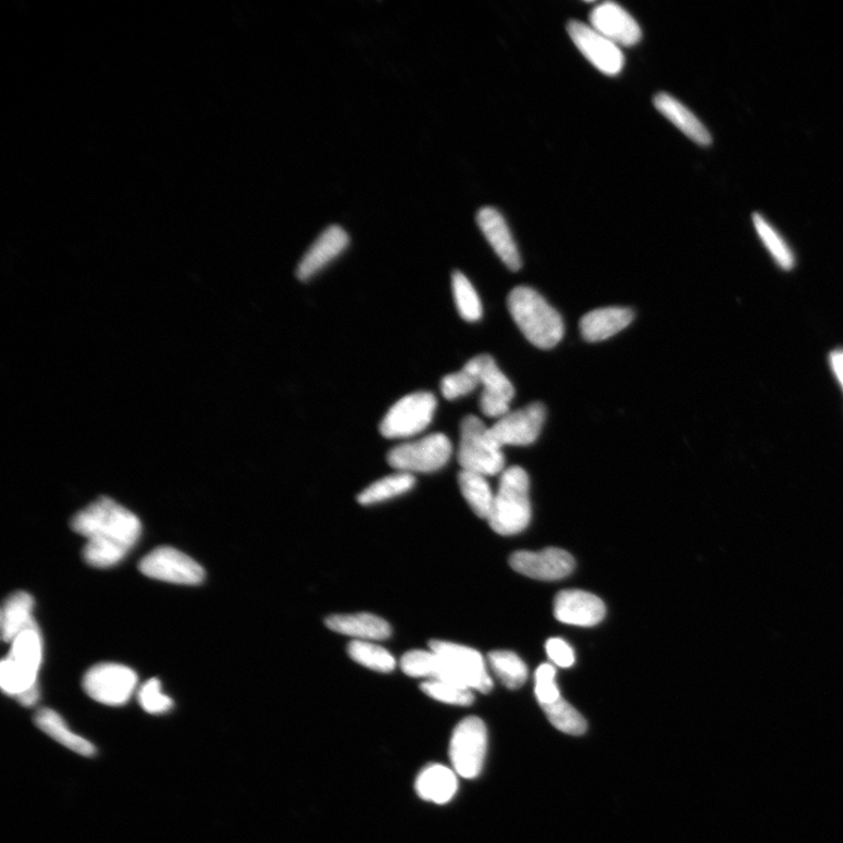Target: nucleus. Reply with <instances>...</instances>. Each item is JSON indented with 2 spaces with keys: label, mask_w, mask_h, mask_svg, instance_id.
I'll return each instance as SVG.
<instances>
[{
  "label": "nucleus",
  "mask_w": 843,
  "mask_h": 843,
  "mask_svg": "<svg viewBox=\"0 0 843 843\" xmlns=\"http://www.w3.org/2000/svg\"><path fill=\"white\" fill-rule=\"evenodd\" d=\"M422 692L435 701L458 705V707H469L474 701L472 690L446 681H425L421 685Z\"/></svg>",
  "instance_id": "473e14b6"
},
{
  "label": "nucleus",
  "mask_w": 843,
  "mask_h": 843,
  "mask_svg": "<svg viewBox=\"0 0 843 843\" xmlns=\"http://www.w3.org/2000/svg\"><path fill=\"white\" fill-rule=\"evenodd\" d=\"M656 110L665 115L672 125L684 133L699 146H709L712 142L711 135L697 116L678 99L668 94H658L654 98Z\"/></svg>",
  "instance_id": "5701e85b"
},
{
  "label": "nucleus",
  "mask_w": 843,
  "mask_h": 843,
  "mask_svg": "<svg viewBox=\"0 0 843 843\" xmlns=\"http://www.w3.org/2000/svg\"><path fill=\"white\" fill-rule=\"evenodd\" d=\"M478 223L501 262L511 271H519L523 263L509 225L501 213L492 207L483 208L478 213Z\"/></svg>",
  "instance_id": "6ab92c4d"
},
{
  "label": "nucleus",
  "mask_w": 843,
  "mask_h": 843,
  "mask_svg": "<svg viewBox=\"0 0 843 843\" xmlns=\"http://www.w3.org/2000/svg\"><path fill=\"white\" fill-rule=\"evenodd\" d=\"M480 386V381L471 368L466 364L462 371L447 375L442 380V394L447 400L467 396Z\"/></svg>",
  "instance_id": "f704fd0d"
},
{
  "label": "nucleus",
  "mask_w": 843,
  "mask_h": 843,
  "mask_svg": "<svg viewBox=\"0 0 843 843\" xmlns=\"http://www.w3.org/2000/svg\"><path fill=\"white\" fill-rule=\"evenodd\" d=\"M546 652L549 660L561 668H570L575 662L573 648L562 639H549L546 642Z\"/></svg>",
  "instance_id": "e433bc0d"
},
{
  "label": "nucleus",
  "mask_w": 843,
  "mask_h": 843,
  "mask_svg": "<svg viewBox=\"0 0 843 843\" xmlns=\"http://www.w3.org/2000/svg\"><path fill=\"white\" fill-rule=\"evenodd\" d=\"M348 654L357 664L379 672H390L396 667L394 656L371 641H352Z\"/></svg>",
  "instance_id": "c85d7f7f"
},
{
  "label": "nucleus",
  "mask_w": 843,
  "mask_h": 843,
  "mask_svg": "<svg viewBox=\"0 0 843 843\" xmlns=\"http://www.w3.org/2000/svg\"><path fill=\"white\" fill-rule=\"evenodd\" d=\"M453 455V444L443 434H433L418 441L400 444L388 456L392 468L412 474L431 473L446 467Z\"/></svg>",
  "instance_id": "6e6552de"
},
{
  "label": "nucleus",
  "mask_w": 843,
  "mask_h": 843,
  "mask_svg": "<svg viewBox=\"0 0 843 843\" xmlns=\"http://www.w3.org/2000/svg\"><path fill=\"white\" fill-rule=\"evenodd\" d=\"M36 726L52 740L84 757H91L97 754V748L87 740L75 734L67 727L63 717L54 710L44 708L35 716Z\"/></svg>",
  "instance_id": "393cba45"
},
{
  "label": "nucleus",
  "mask_w": 843,
  "mask_h": 843,
  "mask_svg": "<svg viewBox=\"0 0 843 843\" xmlns=\"http://www.w3.org/2000/svg\"><path fill=\"white\" fill-rule=\"evenodd\" d=\"M137 681V673L124 665L100 664L86 672L83 686L91 699L121 707L135 693Z\"/></svg>",
  "instance_id": "9d476101"
},
{
  "label": "nucleus",
  "mask_w": 843,
  "mask_h": 843,
  "mask_svg": "<svg viewBox=\"0 0 843 843\" xmlns=\"http://www.w3.org/2000/svg\"><path fill=\"white\" fill-rule=\"evenodd\" d=\"M42 661V639L39 631L27 630L11 642V649L0 665L3 692L25 707L39 699L38 673Z\"/></svg>",
  "instance_id": "f03ea898"
},
{
  "label": "nucleus",
  "mask_w": 843,
  "mask_h": 843,
  "mask_svg": "<svg viewBox=\"0 0 843 843\" xmlns=\"http://www.w3.org/2000/svg\"><path fill=\"white\" fill-rule=\"evenodd\" d=\"M830 360L833 372L843 388V350H836L832 352Z\"/></svg>",
  "instance_id": "4c0bfd02"
},
{
  "label": "nucleus",
  "mask_w": 843,
  "mask_h": 843,
  "mask_svg": "<svg viewBox=\"0 0 843 843\" xmlns=\"http://www.w3.org/2000/svg\"><path fill=\"white\" fill-rule=\"evenodd\" d=\"M590 18L597 33L617 45L633 46L642 38V30L633 15L617 3L597 5Z\"/></svg>",
  "instance_id": "f3484780"
},
{
  "label": "nucleus",
  "mask_w": 843,
  "mask_h": 843,
  "mask_svg": "<svg viewBox=\"0 0 843 843\" xmlns=\"http://www.w3.org/2000/svg\"><path fill=\"white\" fill-rule=\"evenodd\" d=\"M542 708L550 724L559 731L571 735H581L586 732V719L562 697L543 705Z\"/></svg>",
  "instance_id": "c756f323"
},
{
  "label": "nucleus",
  "mask_w": 843,
  "mask_h": 843,
  "mask_svg": "<svg viewBox=\"0 0 843 843\" xmlns=\"http://www.w3.org/2000/svg\"><path fill=\"white\" fill-rule=\"evenodd\" d=\"M417 480L410 473L398 472L382 479L363 489L358 500L362 505L379 504L410 492Z\"/></svg>",
  "instance_id": "cd10ccee"
},
{
  "label": "nucleus",
  "mask_w": 843,
  "mask_h": 843,
  "mask_svg": "<svg viewBox=\"0 0 843 843\" xmlns=\"http://www.w3.org/2000/svg\"><path fill=\"white\" fill-rule=\"evenodd\" d=\"M459 488L474 515L488 519L493 512L495 496L492 486L482 474L462 470L458 474Z\"/></svg>",
  "instance_id": "a878e982"
},
{
  "label": "nucleus",
  "mask_w": 843,
  "mask_h": 843,
  "mask_svg": "<svg viewBox=\"0 0 843 843\" xmlns=\"http://www.w3.org/2000/svg\"><path fill=\"white\" fill-rule=\"evenodd\" d=\"M512 569L535 580L557 581L569 577L575 567L574 558L561 548L540 551L519 550L510 558Z\"/></svg>",
  "instance_id": "2eb2a0df"
},
{
  "label": "nucleus",
  "mask_w": 843,
  "mask_h": 843,
  "mask_svg": "<svg viewBox=\"0 0 843 843\" xmlns=\"http://www.w3.org/2000/svg\"><path fill=\"white\" fill-rule=\"evenodd\" d=\"M453 289L459 314L469 323L481 320L483 315L482 301L476 289L461 271H456L453 274Z\"/></svg>",
  "instance_id": "2f4dec72"
},
{
  "label": "nucleus",
  "mask_w": 843,
  "mask_h": 843,
  "mask_svg": "<svg viewBox=\"0 0 843 843\" xmlns=\"http://www.w3.org/2000/svg\"><path fill=\"white\" fill-rule=\"evenodd\" d=\"M331 631L343 635L356 637L358 641H381L392 635V627L370 612L358 615L332 616L326 619Z\"/></svg>",
  "instance_id": "412c9836"
},
{
  "label": "nucleus",
  "mask_w": 843,
  "mask_h": 843,
  "mask_svg": "<svg viewBox=\"0 0 843 843\" xmlns=\"http://www.w3.org/2000/svg\"><path fill=\"white\" fill-rule=\"evenodd\" d=\"M71 526L87 540L84 559L97 569H109L124 560L142 531L139 518L107 497L76 513Z\"/></svg>",
  "instance_id": "f257e3e1"
},
{
  "label": "nucleus",
  "mask_w": 843,
  "mask_h": 843,
  "mask_svg": "<svg viewBox=\"0 0 843 843\" xmlns=\"http://www.w3.org/2000/svg\"><path fill=\"white\" fill-rule=\"evenodd\" d=\"M416 789L425 802L447 804L458 790L457 773L444 765H429L418 777Z\"/></svg>",
  "instance_id": "b1692460"
},
{
  "label": "nucleus",
  "mask_w": 843,
  "mask_h": 843,
  "mask_svg": "<svg viewBox=\"0 0 843 843\" xmlns=\"http://www.w3.org/2000/svg\"><path fill=\"white\" fill-rule=\"evenodd\" d=\"M555 616L558 621L566 624L593 627L604 620L606 606L600 597L594 594L580 590H566L556 597Z\"/></svg>",
  "instance_id": "dca6fc26"
},
{
  "label": "nucleus",
  "mask_w": 843,
  "mask_h": 843,
  "mask_svg": "<svg viewBox=\"0 0 843 843\" xmlns=\"http://www.w3.org/2000/svg\"><path fill=\"white\" fill-rule=\"evenodd\" d=\"M508 308L515 323L533 346L550 349L562 340L565 326L561 315L535 289L528 286L513 288Z\"/></svg>",
  "instance_id": "7ed1b4c3"
},
{
  "label": "nucleus",
  "mask_w": 843,
  "mask_h": 843,
  "mask_svg": "<svg viewBox=\"0 0 843 843\" xmlns=\"http://www.w3.org/2000/svg\"><path fill=\"white\" fill-rule=\"evenodd\" d=\"M556 679L557 670L554 666L545 664L536 669L534 693L541 707L561 697Z\"/></svg>",
  "instance_id": "c9c22d12"
},
{
  "label": "nucleus",
  "mask_w": 843,
  "mask_h": 843,
  "mask_svg": "<svg viewBox=\"0 0 843 843\" xmlns=\"http://www.w3.org/2000/svg\"><path fill=\"white\" fill-rule=\"evenodd\" d=\"M429 646L436 656L432 679L429 681L451 682L482 694L492 692L494 681L478 650L439 640L432 641Z\"/></svg>",
  "instance_id": "20e7f679"
},
{
  "label": "nucleus",
  "mask_w": 843,
  "mask_h": 843,
  "mask_svg": "<svg viewBox=\"0 0 843 843\" xmlns=\"http://www.w3.org/2000/svg\"><path fill=\"white\" fill-rule=\"evenodd\" d=\"M139 569L148 578L176 585L196 586L206 577L201 565L183 551L168 546L151 550L140 561Z\"/></svg>",
  "instance_id": "9b49d317"
},
{
  "label": "nucleus",
  "mask_w": 843,
  "mask_h": 843,
  "mask_svg": "<svg viewBox=\"0 0 843 843\" xmlns=\"http://www.w3.org/2000/svg\"><path fill=\"white\" fill-rule=\"evenodd\" d=\"M546 420V408L541 402L506 413L492 427L487 437L495 446H530L538 439Z\"/></svg>",
  "instance_id": "f8f14e48"
},
{
  "label": "nucleus",
  "mask_w": 843,
  "mask_h": 843,
  "mask_svg": "<svg viewBox=\"0 0 843 843\" xmlns=\"http://www.w3.org/2000/svg\"><path fill=\"white\" fill-rule=\"evenodd\" d=\"M436 407L437 400L433 393L407 395L389 409L381 422L380 433L390 439L417 436L432 423Z\"/></svg>",
  "instance_id": "0eeeda50"
},
{
  "label": "nucleus",
  "mask_w": 843,
  "mask_h": 843,
  "mask_svg": "<svg viewBox=\"0 0 843 843\" xmlns=\"http://www.w3.org/2000/svg\"><path fill=\"white\" fill-rule=\"evenodd\" d=\"M487 660L496 677L506 687L517 690L526 682L528 666L517 654L508 650H496L488 654Z\"/></svg>",
  "instance_id": "bb28decb"
},
{
  "label": "nucleus",
  "mask_w": 843,
  "mask_h": 843,
  "mask_svg": "<svg viewBox=\"0 0 843 843\" xmlns=\"http://www.w3.org/2000/svg\"><path fill=\"white\" fill-rule=\"evenodd\" d=\"M530 479L520 467L505 469L488 523L501 535L523 532L531 520Z\"/></svg>",
  "instance_id": "39448f33"
},
{
  "label": "nucleus",
  "mask_w": 843,
  "mask_h": 843,
  "mask_svg": "<svg viewBox=\"0 0 843 843\" xmlns=\"http://www.w3.org/2000/svg\"><path fill=\"white\" fill-rule=\"evenodd\" d=\"M634 312L627 308L594 310L580 320V332L588 343L609 339L632 324Z\"/></svg>",
  "instance_id": "aec40b11"
},
{
  "label": "nucleus",
  "mask_w": 843,
  "mask_h": 843,
  "mask_svg": "<svg viewBox=\"0 0 843 843\" xmlns=\"http://www.w3.org/2000/svg\"><path fill=\"white\" fill-rule=\"evenodd\" d=\"M487 429L476 417H467L461 424L458 463L464 471L496 476L504 472L505 456L487 437Z\"/></svg>",
  "instance_id": "423d86ee"
},
{
  "label": "nucleus",
  "mask_w": 843,
  "mask_h": 843,
  "mask_svg": "<svg viewBox=\"0 0 843 843\" xmlns=\"http://www.w3.org/2000/svg\"><path fill=\"white\" fill-rule=\"evenodd\" d=\"M35 600L26 592H15L5 600L0 616L2 637L11 643L27 630H37L38 624L34 618Z\"/></svg>",
  "instance_id": "4be33fe9"
},
{
  "label": "nucleus",
  "mask_w": 843,
  "mask_h": 843,
  "mask_svg": "<svg viewBox=\"0 0 843 843\" xmlns=\"http://www.w3.org/2000/svg\"><path fill=\"white\" fill-rule=\"evenodd\" d=\"M487 749V730L479 717H468L454 730L450 759L454 771L463 778L481 774Z\"/></svg>",
  "instance_id": "1a4fd4ad"
},
{
  "label": "nucleus",
  "mask_w": 843,
  "mask_h": 843,
  "mask_svg": "<svg viewBox=\"0 0 843 843\" xmlns=\"http://www.w3.org/2000/svg\"><path fill=\"white\" fill-rule=\"evenodd\" d=\"M139 703L141 708L151 715H161L171 711L174 702L162 692V684L158 679H150L139 690Z\"/></svg>",
  "instance_id": "72a5a7b5"
},
{
  "label": "nucleus",
  "mask_w": 843,
  "mask_h": 843,
  "mask_svg": "<svg viewBox=\"0 0 843 843\" xmlns=\"http://www.w3.org/2000/svg\"><path fill=\"white\" fill-rule=\"evenodd\" d=\"M476 373L480 386L483 387L481 409L485 417L500 419L510 412V404L515 397L511 381L499 370L492 356L474 357L467 363Z\"/></svg>",
  "instance_id": "ddd939ff"
},
{
  "label": "nucleus",
  "mask_w": 843,
  "mask_h": 843,
  "mask_svg": "<svg viewBox=\"0 0 843 843\" xmlns=\"http://www.w3.org/2000/svg\"><path fill=\"white\" fill-rule=\"evenodd\" d=\"M753 220L759 238L766 249L770 251L777 264L786 271L792 270L795 259L784 238L776 232V228L760 213H754Z\"/></svg>",
  "instance_id": "7c9ffc66"
},
{
  "label": "nucleus",
  "mask_w": 843,
  "mask_h": 843,
  "mask_svg": "<svg viewBox=\"0 0 843 843\" xmlns=\"http://www.w3.org/2000/svg\"><path fill=\"white\" fill-rule=\"evenodd\" d=\"M569 35L579 51L599 71L608 75L619 74L624 66V55L619 45L612 42L595 28L578 21L567 25Z\"/></svg>",
  "instance_id": "4468645a"
},
{
  "label": "nucleus",
  "mask_w": 843,
  "mask_h": 843,
  "mask_svg": "<svg viewBox=\"0 0 843 843\" xmlns=\"http://www.w3.org/2000/svg\"><path fill=\"white\" fill-rule=\"evenodd\" d=\"M349 244V236L339 225H332L321 234L303 255L297 269V277L305 282L326 268L340 256Z\"/></svg>",
  "instance_id": "a211bd4d"
}]
</instances>
